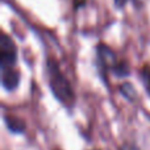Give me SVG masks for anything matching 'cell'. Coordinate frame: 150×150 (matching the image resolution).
<instances>
[{"instance_id": "6da1fadb", "label": "cell", "mask_w": 150, "mask_h": 150, "mask_svg": "<svg viewBox=\"0 0 150 150\" xmlns=\"http://www.w3.org/2000/svg\"><path fill=\"white\" fill-rule=\"evenodd\" d=\"M47 74H49L50 88H52V92L55 96V99L59 100L61 103H63L65 105L71 107L75 101L74 91L69 80L61 73L59 67L54 61L47 62Z\"/></svg>"}, {"instance_id": "7a4b0ae2", "label": "cell", "mask_w": 150, "mask_h": 150, "mask_svg": "<svg viewBox=\"0 0 150 150\" xmlns=\"http://www.w3.org/2000/svg\"><path fill=\"white\" fill-rule=\"evenodd\" d=\"M17 58V50L13 41L5 33H1L0 38V67L8 69L12 67Z\"/></svg>"}, {"instance_id": "3957f363", "label": "cell", "mask_w": 150, "mask_h": 150, "mask_svg": "<svg viewBox=\"0 0 150 150\" xmlns=\"http://www.w3.org/2000/svg\"><path fill=\"white\" fill-rule=\"evenodd\" d=\"M98 66L101 71H107V70H113L116 67V65L119 62H116V55L115 53L109 49L107 45L100 44L98 46Z\"/></svg>"}, {"instance_id": "277c9868", "label": "cell", "mask_w": 150, "mask_h": 150, "mask_svg": "<svg viewBox=\"0 0 150 150\" xmlns=\"http://www.w3.org/2000/svg\"><path fill=\"white\" fill-rule=\"evenodd\" d=\"M1 73V84L5 90L12 91L15 90L16 87L20 83V74L17 73L16 70H13L12 67L8 69H3Z\"/></svg>"}, {"instance_id": "5b68a950", "label": "cell", "mask_w": 150, "mask_h": 150, "mask_svg": "<svg viewBox=\"0 0 150 150\" xmlns=\"http://www.w3.org/2000/svg\"><path fill=\"white\" fill-rule=\"evenodd\" d=\"M5 124H7L8 129L13 133H23L24 129H25V125L21 120L16 119V117H9V116H5Z\"/></svg>"}, {"instance_id": "8992f818", "label": "cell", "mask_w": 150, "mask_h": 150, "mask_svg": "<svg viewBox=\"0 0 150 150\" xmlns=\"http://www.w3.org/2000/svg\"><path fill=\"white\" fill-rule=\"evenodd\" d=\"M120 90H121L122 95H124L127 99H129V100H133V99H134L136 92H134V88H133L132 84H129V83H125V84H122L121 87H120Z\"/></svg>"}, {"instance_id": "52a82bcc", "label": "cell", "mask_w": 150, "mask_h": 150, "mask_svg": "<svg viewBox=\"0 0 150 150\" xmlns=\"http://www.w3.org/2000/svg\"><path fill=\"white\" fill-rule=\"evenodd\" d=\"M141 76H142L144 86H145L146 91H148V93L150 95V67H149V66H145V67L142 69Z\"/></svg>"}, {"instance_id": "ba28073f", "label": "cell", "mask_w": 150, "mask_h": 150, "mask_svg": "<svg viewBox=\"0 0 150 150\" xmlns=\"http://www.w3.org/2000/svg\"><path fill=\"white\" fill-rule=\"evenodd\" d=\"M115 74L117 75V76H127L128 74H129V69H128L127 63L124 62H119L116 65V67L113 69Z\"/></svg>"}, {"instance_id": "9c48e42d", "label": "cell", "mask_w": 150, "mask_h": 150, "mask_svg": "<svg viewBox=\"0 0 150 150\" xmlns=\"http://www.w3.org/2000/svg\"><path fill=\"white\" fill-rule=\"evenodd\" d=\"M127 1L128 0H115V5L119 8H122L125 4H127Z\"/></svg>"}]
</instances>
